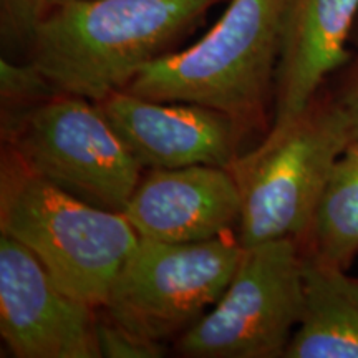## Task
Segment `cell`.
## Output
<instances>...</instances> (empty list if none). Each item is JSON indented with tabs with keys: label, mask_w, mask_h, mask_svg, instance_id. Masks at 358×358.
Here are the masks:
<instances>
[{
	"label": "cell",
	"mask_w": 358,
	"mask_h": 358,
	"mask_svg": "<svg viewBox=\"0 0 358 358\" xmlns=\"http://www.w3.org/2000/svg\"><path fill=\"white\" fill-rule=\"evenodd\" d=\"M221 0H83L52 7L29 60L62 93L100 101L173 47Z\"/></svg>",
	"instance_id": "6da1fadb"
},
{
	"label": "cell",
	"mask_w": 358,
	"mask_h": 358,
	"mask_svg": "<svg viewBox=\"0 0 358 358\" xmlns=\"http://www.w3.org/2000/svg\"><path fill=\"white\" fill-rule=\"evenodd\" d=\"M284 7L285 0H231L203 38L156 58L124 90L209 106L245 131L262 128L274 98Z\"/></svg>",
	"instance_id": "7a4b0ae2"
},
{
	"label": "cell",
	"mask_w": 358,
	"mask_h": 358,
	"mask_svg": "<svg viewBox=\"0 0 358 358\" xmlns=\"http://www.w3.org/2000/svg\"><path fill=\"white\" fill-rule=\"evenodd\" d=\"M0 231L24 244L62 290L96 308L140 241L123 213L50 185L8 148L0 168Z\"/></svg>",
	"instance_id": "3957f363"
},
{
	"label": "cell",
	"mask_w": 358,
	"mask_h": 358,
	"mask_svg": "<svg viewBox=\"0 0 358 358\" xmlns=\"http://www.w3.org/2000/svg\"><path fill=\"white\" fill-rule=\"evenodd\" d=\"M353 143L348 118L334 96H317L294 122L271 131L229 169L241 191L237 241L306 239L330 173Z\"/></svg>",
	"instance_id": "277c9868"
},
{
	"label": "cell",
	"mask_w": 358,
	"mask_h": 358,
	"mask_svg": "<svg viewBox=\"0 0 358 358\" xmlns=\"http://www.w3.org/2000/svg\"><path fill=\"white\" fill-rule=\"evenodd\" d=\"M3 140L30 171L96 208L123 213L143 166L95 101L58 93L3 110Z\"/></svg>",
	"instance_id": "5b68a950"
},
{
	"label": "cell",
	"mask_w": 358,
	"mask_h": 358,
	"mask_svg": "<svg viewBox=\"0 0 358 358\" xmlns=\"http://www.w3.org/2000/svg\"><path fill=\"white\" fill-rule=\"evenodd\" d=\"M303 249L294 237L244 248L219 301L178 337L189 358L285 357L303 307Z\"/></svg>",
	"instance_id": "8992f818"
},
{
	"label": "cell",
	"mask_w": 358,
	"mask_h": 358,
	"mask_svg": "<svg viewBox=\"0 0 358 358\" xmlns=\"http://www.w3.org/2000/svg\"><path fill=\"white\" fill-rule=\"evenodd\" d=\"M244 248L226 236L198 243L140 237L100 308L141 337H181L219 301Z\"/></svg>",
	"instance_id": "52a82bcc"
},
{
	"label": "cell",
	"mask_w": 358,
	"mask_h": 358,
	"mask_svg": "<svg viewBox=\"0 0 358 358\" xmlns=\"http://www.w3.org/2000/svg\"><path fill=\"white\" fill-rule=\"evenodd\" d=\"M95 310L62 290L24 244L0 236V334L13 357H101Z\"/></svg>",
	"instance_id": "ba28073f"
},
{
	"label": "cell",
	"mask_w": 358,
	"mask_h": 358,
	"mask_svg": "<svg viewBox=\"0 0 358 358\" xmlns=\"http://www.w3.org/2000/svg\"><path fill=\"white\" fill-rule=\"evenodd\" d=\"M143 168H229L248 133L222 111L198 103L161 101L116 90L96 101Z\"/></svg>",
	"instance_id": "9c48e42d"
},
{
	"label": "cell",
	"mask_w": 358,
	"mask_h": 358,
	"mask_svg": "<svg viewBox=\"0 0 358 358\" xmlns=\"http://www.w3.org/2000/svg\"><path fill=\"white\" fill-rule=\"evenodd\" d=\"M136 234L161 243L224 236L241 219V191L229 168L150 169L123 209Z\"/></svg>",
	"instance_id": "30bf717a"
},
{
	"label": "cell",
	"mask_w": 358,
	"mask_h": 358,
	"mask_svg": "<svg viewBox=\"0 0 358 358\" xmlns=\"http://www.w3.org/2000/svg\"><path fill=\"white\" fill-rule=\"evenodd\" d=\"M358 0H285L274 106L267 133L294 122L352 58Z\"/></svg>",
	"instance_id": "8fae6325"
},
{
	"label": "cell",
	"mask_w": 358,
	"mask_h": 358,
	"mask_svg": "<svg viewBox=\"0 0 358 358\" xmlns=\"http://www.w3.org/2000/svg\"><path fill=\"white\" fill-rule=\"evenodd\" d=\"M303 307L287 358H358V277L303 252Z\"/></svg>",
	"instance_id": "7c38bea8"
},
{
	"label": "cell",
	"mask_w": 358,
	"mask_h": 358,
	"mask_svg": "<svg viewBox=\"0 0 358 358\" xmlns=\"http://www.w3.org/2000/svg\"><path fill=\"white\" fill-rule=\"evenodd\" d=\"M301 244L308 256L343 271L358 256V141L335 163Z\"/></svg>",
	"instance_id": "4fadbf2b"
},
{
	"label": "cell",
	"mask_w": 358,
	"mask_h": 358,
	"mask_svg": "<svg viewBox=\"0 0 358 358\" xmlns=\"http://www.w3.org/2000/svg\"><path fill=\"white\" fill-rule=\"evenodd\" d=\"M62 93L32 62L0 60V96L7 110L24 108ZM6 110V108H3Z\"/></svg>",
	"instance_id": "5bb4252c"
},
{
	"label": "cell",
	"mask_w": 358,
	"mask_h": 358,
	"mask_svg": "<svg viewBox=\"0 0 358 358\" xmlns=\"http://www.w3.org/2000/svg\"><path fill=\"white\" fill-rule=\"evenodd\" d=\"M50 8L48 0H0L3 47L29 53L35 32Z\"/></svg>",
	"instance_id": "9a60e30c"
},
{
	"label": "cell",
	"mask_w": 358,
	"mask_h": 358,
	"mask_svg": "<svg viewBox=\"0 0 358 358\" xmlns=\"http://www.w3.org/2000/svg\"><path fill=\"white\" fill-rule=\"evenodd\" d=\"M96 342L106 358H159L166 353L163 342L141 337L106 317L96 320Z\"/></svg>",
	"instance_id": "2e32d148"
},
{
	"label": "cell",
	"mask_w": 358,
	"mask_h": 358,
	"mask_svg": "<svg viewBox=\"0 0 358 358\" xmlns=\"http://www.w3.org/2000/svg\"><path fill=\"white\" fill-rule=\"evenodd\" d=\"M353 42L355 50L352 52V58L345 65V73L340 80V87L332 96L348 118L353 141H358V32L353 37Z\"/></svg>",
	"instance_id": "e0dca14e"
},
{
	"label": "cell",
	"mask_w": 358,
	"mask_h": 358,
	"mask_svg": "<svg viewBox=\"0 0 358 358\" xmlns=\"http://www.w3.org/2000/svg\"><path fill=\"white\" fill-rule=\"evenodd\" d=\"M73 2H83V0H48V3H50V7L66 6V3H73Z\"/></svg>",
	"instance_id": "ac0fdd59"
}]
</instances>
